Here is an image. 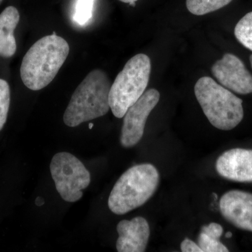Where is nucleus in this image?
<instances>
[{"mask_svg":"<svg viewBox=\"0 0 252 252\" xmlns=\"http://www.w3.org/2000/svg\"><path fill=\"white\" fill-rule=\"evenodd\" d=\"M225 236L226 238H230L233 236V234H232L231 232H227V233H225Z\"/></svg>","mask_w":252,"mask_h":252,"instance_id":"obj_23","label":"nucleus"},{"mask_svg":"<svg viewBox=\"0 0 252 252\" xmlns=\"http://www.w3.org/2000/svg\"><path fill=\"white\" fill-rule=\"evenodd\" d=\"M201 232L212 238L220 239L223 234V227L219 223L212 222L210 224L202 227Z\"/></svg>","mask_w":252,"mask_h":252,"instance_id":"obj_19","label":"nucleus"},{"mask_svg":"<svg viewBox=\"0 0 252 252\" xmlns=\"http://www.w3.org/2000/svg\"><path fill=\"white\" fill-rule=\"evenodd\" d=\"M11 101V93L7 81L0 79V131L7 120Z\"/></svg>","mask_w":252,"mask_h":252,"instance_id":"obj_15","label":"nucleus"},{"mask_svg":"<svg viewBox=\"0 0 252 252\" xmlns=\"http://www.w3.org/2000/svg\"><path fill=\"white\" fill-rule=\"evenodd\" d=\"M151 60L139 54L131 58L111 86L109 106L114 117L122 119L145 92L150 79Z\"/></svg>","mask_w":252,"mask_h":252,"instance_id":"obj_5","label":"nucleus"},{"mask_svg":"<svg viewBox=\"0 0 252 252\" xmlns=\"http://www.w3.org/2000/svg\"><path fill=\"white\" fill-rule=\"evenodd\" d=\"M50 171L56 190L68 203H74L83 196L82 190L91 183V174L75 156L61 152L53 157Z\"/></svg>","mask_w":252,"mask_h":252,"instance_id":"obj_6","label":"nucleus"},{"mask_svg":"<svg viewBox=\"0 0 252 252\" xmlns=\"http://www.w3.org/2000/svg\"><path fill=\"white\" fill-rule=\"evenodd\" d=\"M180 248L182 252H203L198 244L189 238H186L182 242Z\"/></svg>","mask_w":252,"mask_h":252,"instance_id":"obj_20","label":"nucleus"},{"mask_svg":"<svg viewBox=\"0 0 252 252\" xmlns=\"http://www.w3.org/2000/svg\"><path fill=\"white\" fill-rule=\"evenodd\" d=\"M235 36L242 45L252 51V11L245 15L237 23Z\"/></svg>","mask_w":252,"mask_h":252,"instance_id":"obj_13","label":"nucleus"},{"mask_svg":"<svg viewBox=\"0 0 252 252\" xmlns=\"http://www.w3.org/2000/svg\"><path fill=\"white\" fill-rule=\"evenodd\" d=\"M198 245L203 252H228V249L220 243V239L212 238L200 232L199 235Z\"/></svg>","mask_w":252,"mask_h":252,"instance_id":"obj_18","label":"nucleus"},{"mask_svg":"<svg viewBox=\"0 0 252 252\" xmlns=\"http://www.w3.org/2000/svg\"><path fill=\"white\" fill-rule=\"evenodd\" d=\"M250 63H251V66H252V54L251 55V56H250Z\"/></svg>","mask_w":252,"mask_h":252,"instance_id":"obj_25","label":"nucleus"},{"mask_svg":"<svg viewBox=\"0 0 252 252\" xmlns=\"http://www.w3.org/2000/svg\"><path fill=\"white\" fill-rule=\"evenodd\" d=\"M35 204L37 206H41V205H43L44 204V199L41 198V197H38V198H36V199Z\"/></svg>","mask_w":252,"mask_h":252,"instance_id":"obj_21","label":"nucleus"},{"mask_svg":"<svg viewBox=\"0 0 252 252\" xmlns=\"http://www.w3.org/2000/svg\"><path fill=\"white\" fill-rule=\"evenodd\" d=\"M219 175L237 182H252V149H232L221 154L216 162Z\"/></svg>","mask_w":252,"mask_h":252,"instance_id":"obj_10","label":"nucleus"},{"mask_svg":"<svg viewBox=\"0 0 252 252\" xmlns=\"http://www.w3.org/2000/svg\"><path fill=\"white\" fill-rule=\"evenodd\" d=\"M233 0H187L186 5L189 12L203 16L224 7Z\"/></svg>","mask_w":252,"mask_h":252,"instance_id":"obj_12","label":"nucleus"},{"mask_svg":"<svg viewBox=\"0 0 252 252\" xmlns=\"http://www.w3.org/2000/svg\"><path fill=\"white\" fill-rule=\"evenodd\" d=\"M160 99L157 89L146 91L140 99L127 109L124 115L121 134V144L125 148H131L142 140L146 122L149 114Z\"/></svg>","mask_w":252,"mask_h":252,"instance_id":"obj_7","label":"nucleus"},{"mask_svg":"<svg viewBox=\"0 0 252 252\" xmlns=\"http://www.w3.org/2000/svg\"><path fill=\"white\" fill-rule=\"evenodd\" d=\"M222 216L240 229L252 232V193L232 190L222 195L220 201Z\"/></svg>","mask_w":252,"mask_h":252,"instance_id":"obj_9","label":"nucleus"},{"mask_svg":"<svg viewBox=\"0 0 252 252\" xmlns=\"http://www.w3.org/2000/svg\"><path fill=\"white\" fill-rule=\"evenodd\" d=\"M119 1H122V2L127 3V4H131V3L136 2L137 0H119Z\"/></svg>","mask_w":252,"mask_h":252,"instance_id":"obj_22","label":"nucleus"},{"mask_svg":"<svg viewBox=\"0 0 252 252\" xmlns=\"http://www.w3.org/2000/svg\"><path fill=\"white\" fill-rule=\"evenodd\" d=\"M69 46L65 39L56 32L36 41L23 58L21 77L32 91H39L54 80L65 62Z\"/></svg>","mask_w":252,"mask_h":252,"instance_id":"obj_1","label":"nucleus"},{"mask_svg":"<svg viewBox=\"0 0 252 252\" xmlns=\"http://www.w3.org/2000/svg\"><path fill=\"white\" fill-rule=\"evenodd\" d=\"M94 0H77L73 19L79 26H85L93 16Z\"/></svg>","mask_w":252,"mask_h":252,"instance_id":"obj_14","label":"nucleus"},{"mask_svg":"<svg viewBox=\"0 0 252 252\" xmlns=\"http://www.w3.org/2000/svg\"><path fill=\"white\" fill-rule=\"evenodd\" d=\"M194 92L207 119L216 128L230 130L243 121V100L212 78L199 79Z\"/></svg>","mask_w":252,"mask_h":252,"instance_id":"obj_4","label":"nucleus"},{"mask_svg":"<svg viewBox=\"0 0 252 252\" xmlns=\"http://www.w3.org/2000/svg\"><path fill=\"white\" fill-rule=\"evenodd\" d=\"M3 1H4V0H0V4H1V2H2Z\"/></svg>","mask_w":252,"mask_h":252,"instance_id":"obj_26","label":"nucleus"},{"mask_svg":"<svg viewBox=\"0 0 252 252\" xmlns=\"http://www.w3.org/2000/svg\"><path fill=\"white\" fill-rule=\"evenodd\" d=\"M119 238L117 250L119 252H144L146 251L150 227L148 221L142 217L131 220H122L117 227Z\"/></svg>","mask_w":252,"mask_h":252,"instance_id":"obj_11","label":"nucleus"},{"mask_svg":"<svg viewBox=\"0 0 252 252\" xmlns=\"http://www.w3.org/2000/svg\"><path fill=\"white\" fill-rule=\"evenodd\" d=\"M111 81L101 69L91 71L78 86L63 116L64 124L77 127L106 115L110 109Z\"/></svg>","mask_w":252,"mask_h":252,"instance_id":"obj_2","label":"nucleus"},{"mask_svg":"<svg viewBox=\"0 0 252 252\" xmlns=\"http://www.w3.org/2000/svg\"><path fill=\"white\" fill-rule=\"evenodd\" d=\"M160 176L150 163L140 164L126 170L113 187L108 200L109 210L126 215L144 205L157 190Z\"/></svg>","mask_w":252,"mask_h":252,"instance_id":"obj_3","label":"nucleus"},{"mask_svg":"<svg viewBox=\"0 0 252 252\" xmlns=\"http://www.w3.org/2000/svg\"><path fill=\"white\" fill-rule=\"evenodd\" d=\"M16 41L14 34L4 30L0 29V56L10 58L16 51Z\"/></svg>","mask_w":252,"mask_h":252,"instance_id":"obj_17","label":"nucleus"},{"mask_svg":"<svg viewBox=\"0 0 252 252\" xmlns=\"http://www.w3.org/2000/svg\"><path fill=\"white\" fill-rule=\"evenodd\" d=\"M93 127H94V124H92V123H91V124H89V129H92Z\"/></svg>","mask_w":252,"mask_h":252,"instance_id":"obj_24","label":"nucleus"},{"mask_svg":"<svg viewBox=\"0 0 252 252\" xmlns=\"http://www.w3.org/2000/svg\"><path fill=\"white\" fill-rule=\"evenodd\" d=\"M20 21L19 12L14 6L6 7L0 14V29L14 32Z\"/></svg>","mask_w":252,"mask_h":252,"instance_id":"obj_16","label":"nucleus"},{"mask_svg":"<svg viewBox=\"0 0 252 252\" xmlns=\"http://www.w3.org/2000/svg\"><path fill=\"white\" fill-rule=\"evenodd\" d=\"M212 73L220 85L240 94H252V74L238 56L225 54L212 67Z\"/></svg>","mask_w":252,"mask_h":252,"instance_id":"obj_8","label":"nucleus"}]
</instances>
